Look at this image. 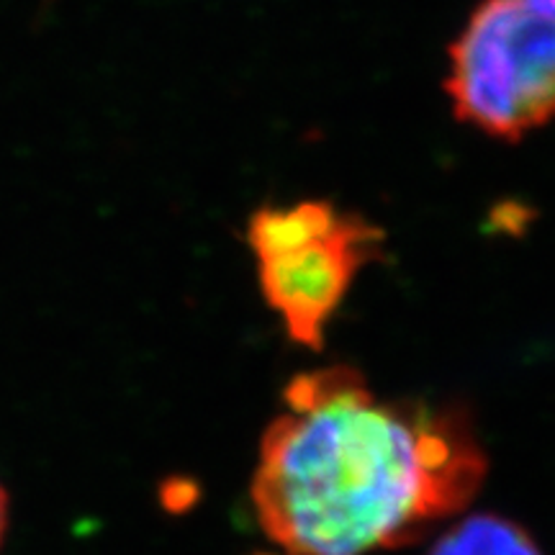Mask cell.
Instances as JSON below:
<instances>
[{"label": "cell", "instance_id": "6da1fadb", "mask_svg": "<svg viewBox=\"0 0 555 555\" xmlns=\"http://www.w3.org/2000/svg\"><path fill=\"white\" fill-rule=\"evenodd\" d=\"M286 414L260 442L253 504L291 555H365L412 545L466 509L486 455L466 412L384 404L356 367L291 380Z\"/></svg>", "mask_w": 555, "mask_h": 555}, {"label": "cell", "instance_id": "7a4b0ae2", "mask_svg": "<svg viewBox=\"0 0 555 555\" xmlns=\"http://www.w3.org/2000/svg\"><path fill=\"white\" fill-rule=\"evenodd\" d=\"M448 57L457 121L519 142L555 119V0H481Z\"/></svg>", "mask_w": 555, "mask_h": 555}, {"label": "cell", "instance_id": "3957f363", "mask_svg": "<svg viewBox=\"0 0 555 555\" xmlns=\"http://www.w3.org/2000/svg\"><path fill=\"white\" fill-rule=\"evenodd\" d=\"M384 232L358 214H343L327 237L260 262V288L294 343L322 350L324 327L367 262L380 258Z\"/></svg>", "mask_w": 555, "mask_h": 555}, {"label": "cell", "instance_id": "277c9868", "mask_svg": "<svg viewBox=\"0 0 555 555\" xmlns=\"http://www.w3.org/2000/svg\"><path fill=\"white\" fill-rule=\"evenodd\" d=\"M343 214L330 201H298L294 206H262L247 221V245L258 260L281 258L314 245L339 224Z\"/></svg>", "mask_w": 555, "mask_h": 555}, {"label": "cell", "instance_id": "5b68a950", "mask_svg": "<svg viewBox=\"0 0 555 555\" xmlns=\"http://www.w3.org/2000/svg\"><path fill=\"white\" fill-rule=\"evenodd\" d=\"M429 555H543L522 527L499 515H474L457 522Z\"/></svg>", "mask_w": 555, "mask_h": 555}, {"label": "cell", "instance_id": "8992f818", "mask_svg": "<svg viewBox=\"0 0 555 555\" xmlns=\"http://www.w3.org/2000/svg\"><path fill=\"white\" fill-rule=\"evenodd\" d=\"M193 499H196V489L189 481H183V478H178V481H170L165 486V496L163 502L165 506H170V509H185Z\"/></svg>", "mask_w": 555, "mask_h": 555}, {"label": "cell", "instance_id": "52a82bcc", "mask_svg": "<svg viewBox=\"0 0 555 555\" xmlns=\"http://www.w3.org/2000/svg\"><path fill=\"white\" fill-rule=\"evenodd\" d=\"M5 527H9V496H5L3 486H0V545H3Z\"/></svg>", "mask_w": 555, "mask_h": 555}, {"label": "cell", "instance_id": "ba28073f", "mask_svg": "<svg viewBox=\"0 0 555 555\" xmlns=\"http://www.w3.org/2000/svg\"><path fill=\"white\" fill-rule=\"evenodd\" d=\"M260 555H262V553H260Z\"/></svg>", "mask_w": 555, "mask_h": 555}]
</instances>
